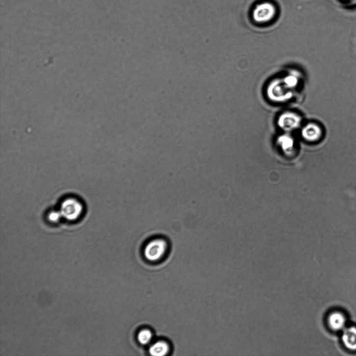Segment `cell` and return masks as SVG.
Masks as SVG:
<instances>
[{
  "label": "cell",
  "instance_id": "6da1fadb",
  "mask_svg": "<svg viewBox=\"0 0 356 356\" xmlns=\"http://www.w3.org/2000/svg\"><path fill=\"white\" fill-rule=\"evenodd\" d=\"M268 98L275 103H284L293 97V91L288 88L282 79H276L269 82L267 88Z\"/></svg>",
  "mask_w": 356,
  "mask_h": 356
},
{
  "label": "cell",
  "instance_id": "7a4b0ae2",
  "mask_svg": "<svg viewBox=\"0 0 356 356\" xmlns=\"http://www.w3.org/2000/svg\"><path fill=\"white\" fill-rule=\"evenodd\" d=\"M167 247L166 241L162 238L151 240L144 249V255L150 261H156L164 256Z\"/></svg>",
  "mask_w": 356,
  "mask_h": 356
},
{
  "label": "cell",
  "instance_id": "3957f363",
  "mask_svg": "<svg viewBox=\"0 0 356 356\" xmlns=\"http://www.w3.org/2000/svg\"><path fill=\"white\" fill-rule=\"evenodd\" d=\"M276 13L275 6L270 2H263L256 6L252 12V18L256 22L265 24L272 21Z\"/></svg>",
  "mask_w": 356,
  "mask_h": 356
},
{
  "label": "cell",
  "instance_id": "277c9868",
  "mask_svg": "<svg viewBox=\"0 0 356 356\" xmlns=\"http://www.w3.org/2000/svg\"><path fill=\"white\" fill-rule=\"evenodd\" d=\"M302 122L300 115L293 112H285L277 118V123L283 131L290 132L300 128Z\"/></svg>",
  "mask_w": 356,
  "mask_h": 356
},
{
  "label": "cell",
  "instance_id": "5b68a950",
  "mask_svg": "<svg viewBox=\"0 0 356 356\" xmlns=\"http://www.w3.org/2000/svg\"><path fill=\"white\" fill-rule=\"evenodd\" d=\"M302 137L307 141L313 142L317 141L322 135L320 127L315 123H308L305 125L301 130Z\"/></svg>",
  "mask_w": 356,
  "mask_h": 356
},
{
  "label": "cell",
  "instance_id": "8992f818",
  "mask_svg": "<svg viewBox=\"0 0 356 356\" xmlns=\"http://www.w3.org/2000/svg\"><path fill=\"white\" fill-rule=\"evenodd\" d=\"M342 340L346 348L356 351V327L345 328L343 330Z\"/></svg>",
  "mask_w": 356,
  "mask_h": 356
},
{
  "label": "cell",
  "instance_id": "52a82bcc",
  "mask_svg": "<svg viewBox=\"0 0 356 356\" xmlns=\"http://www.w3.org/2000/svg\"><path fill=\"white\" fill-rule=\"evenodd\" d=\"M328 324L334 330H343L346 328V319L343 313L334 312L328 318Z\"/></svg>",
  "mask_w": 356,
  "mask_h": 356
},
{
  "label": "cell",
  "instance_id": "ba28073f",
  "mask_svg": "<svg viewBox=\"0 0 356 356\" xmlns=\"http://www.w3.org/2000/svg\"><path fill=\"white\" fill-rule=\"evenodd\" d=\"M278 145L286 153L290 154L293 151L295 145L294 138L289 134H284L277 140Z\"/></svg>",
  "mask_w": 356,
  "mask_h": 356
},
{
  "label": "cell",
  "instance_id": "9c48e42d",
  "mask_svg": "<svg viewBox=\"0 0 356 356\" xmlns=\"http://www.w3.org/2000/svg\"><path fill=\"white\" fill-rule=\"evenodd\" d=\"M169 350L168 344L164 341H159L152 345L149 349V353L154 356H164Z\"/></svg>",
  "mask_w": 356,
  "mask_h": 356
},
{
  "label": "cell",
  "instance_id": "30bf717a",
  "mask_svg": "<svg viewBox=\"0 0 356 356\" xmlns=\"http://www.w3.org/2000/svg\"><path fill=\"white\" fill-rule=\"evenodd\" d=\"M79 203L73 200L66 201L64 203V213L67 217L71 219L72 217H74L75 214H78L81 210V207Z\"/></svg>",
  "mask_w": 356,
  "mask_h": 356
},
{
  "label": "cell",
  "instance_id": "8fae6325",
  "mask_svg": "<svg viewBox=\"0 0 356 356\" xmlns=\"http://www.w3.org/2000/svg\"><path fill=\"white\" fill-rule=\"evenodd\" d=\"M282 80L285 85L292 90L298 86L300 82V76L297 73H292L285 76Z\"/></svg>",
  "mask_w": 356,
  "mask_h": 356
},
{
  "label": "cell",
  "instance_id": "7c38bea8",
  "mask_svg": "<svg viewBox=\"0 0 356 356\" xmlns=\"http://www.w3.org/2000/svg\"><path fill=\"white\" fill-rule=\"evenodd\" d=\"M152 334L150 330L144 329L138 335V341L142 345H147L151 340Z\"/></svg>",
  "mask_w": 356,
  "mask_h": 356
},
{
  "label": "cell",
  "instance_id": "4fadbf2b",
  "mask_svg": "<svg viewBox=\"0 0 356 356\" xmlns=\"http://www.w3.org/2000/svg\"><path fill=\"white\" fill-rule=\"evenodd\" d=\"M350 1H352V0H350Z\"/></svg>",
  "mask_w": 356,
  "mask_h": 356
}]
</instances>
